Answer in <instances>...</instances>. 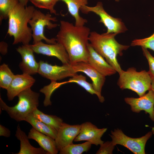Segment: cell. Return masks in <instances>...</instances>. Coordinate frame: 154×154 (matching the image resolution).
I'll list each match as a JSON object with an SVG mask.
<instances>
[{"mask_svg": "<svg viewBox=\"0 0 154 154\" xmlns=\"http://www.w3.org/2000/svg\"><path fill=\"white\" fill-rule=\"evenodd\" d=\"M67 82H74L83 88L86 91L91 94H95L98 96V94L94 89L92 84L90 83L86 80V78L82 74L77 73L74 75Z\"/></svg>", "mask_w": 154, "mask_h": 154, "instance_id": "484cf974", "label": "cell"}, {"mask_svg": "<svg viewBox=\"0 0 154 154\" xmlns=\"http://www.w3.org/2000/svg\"><path fill=\"white\" fill-rule=\"evenodd\" d=\"M34 116L46 124L58 130L63 123V120L56 116L45 114L38 108L33 112Z\"/></svg>", "mask_w": 154, "mask_h": 154, "instance_id": "7402d4cb", "label": "cell"}, {"mask_svg": "<svg viewBox=\"0 0 154 154\" xmlns=\"http://www.w3.org/2000/svg\"><path fill=\"white\" fill-rule=\"evenodd\" d=\"M35 6L40 8L48 10L51 13L56 15L54 6L58 0H29Z\"/></svg>", "mask_w": 154, "mask_h": 154, "instance_id": "4316f807", "label": "cell"}, {"mask_svg": "<svg viewBox=\"0 0 154 154\" xmlns=\"http://www.w3.org/2000/svg\"><path fill=\"white\" fill-rule=\"evenodd\" d=\"M17 96L18 103L12 107L7 106L0 96V109L6 111L11 118L16 121H25L29 115L38 108L39 93L30 88L22 92Z\"/></svg>", "mask_w": 154, "mask_h": 154, "instance_id": "277c9868", "label": "cell"}, {"mask_svg": "<svg viewBox=\"0 0 154 154\" xmlns=\"http://www.w3.org/2000/svg\"><path fill=\"white\" fill-rule=\"evenodd\" d=\"M151 132L154 135V126L152 128Z\"/></svg>", "mask_w": 154, "mask_h": 154, "instance_id": "e575fe53", "label": "cell"}, {"mask_svg": "<svg viewBox=\"0 0 154 154\" xmlns=\"http://www.w3.org/2000/svg\"><path fill=\"white\" fill-rule=\"evenodd\" d=\"M90 33V29L87 27H77L68 21H60L56 41L64 47L70 64L80 62H88Z\"/></svg>", "mask_w": 154, "mask_h": 154, "instance_id": "6da1fadb", "label": "cell"}, {"mask_svg": "<svg viewBox=\"0 0 154 154\" xmlns=\"http://www.w3.org/2000/svg\"><path fill=\"white\" fill-rule=\"evenodd\" d=\"M131 46H140L147 49L149 48L154 51V32L148 37L133 40Z\"/></svg>", "mask_w": 154, "mask_h": 154, "instance_id": "83f0119b", "label": "cell"}, {"mask_svg": "<svg viewBox=\"0 0 154 154\" xmlns=\"http://www.w3.org/2000/svg\"><path fill=\"white\" fill-rule=\"evenodd\" d=\"M59 1L64 2L66 4L68 11L75 19L76 26H82L87 23L86 19L80 15L79 10L82 6L87 4V0H58Z\"/></svg>", "mask_w": 154, "mask_h": 154, "instance_id": "ffe728a7", "label": "cell"}, {"mask_svg": "<svg viewBox=\"0 0 154 154\" xmlns=\"http://www.w3.org/2000/svg\"><path fill=\"white\" fill-rule=\"evenodd\" d=\"M89 56L87 62L100 73L106 76L113 75L117 72L93 48L90 43L88 44Z\"/></svg>", "mask_w": 154, "mask_h": 154, "instance_id": "e0dca14e", "label": "cell"}, {"mask_svg": "<svg viewBox=\"0 0 154 154\" xmlns=\"http://www.w3.org/2000/svg\"><path fill=\"white\" fill-rule=\"evenodd\" d=\"M100 147L96 153V154H112L115 145L111 141H107L100 145Z\"/></svg>", "mask_w": 154, "mask_h": 154, "instance_id": "f1b7e54d", "label": "cell"}, {"mask_svg": "<svg viewBox=\"0 0 154 154\" xmlns=\"http://www.w3.org/2000/svg\"><path fill=\"white\" fill-rule=\"evenodd\" d=\"M25 121L30 123L33 127L38 131L49 136L54 140L55 139L58 131L40 120L34 116L33 113L29 115Z\"/></svg>", "mask_w": 154, "mask_h": 154, "instance_id": "44dd1931", "label": "cell"}, {"mask_svg": "<svg viewBox=\"0 0 154 154\" xmlns=\"http://www.w3.org/2000/svg\"><path fill=\"white\" fill-rule=\"evenodd\" d=\"M151 82L150 89L152 90L154 92V77L151 76Z\"/></svg>", "mask_w": 154, "mask_h": 154, "instance_id": "836d02e7", "label": "cell"}, {"mask_svg": "<svg viewBox=\"0 0 154 154\" xmlns=\"http://www.w3.org/2000/svg\"><path fill=\"white\" fill-rule=\"evenodd\" d=\"M120 0H115L116 1L119 2Z\"/></svg>", "mask_w": 154, "mask_h": 154, "instance_id": "d590c367", "label": "cell"}, {"mask_svg": "<svg viewBox=\"0 0 154 154\" xmlns=\"http://www.w3.org/2000/svg\"><path fill=\"white\" fill-rule=\"evenodd\" d=\"M35 9L32 6L24 7L19 3L10 13L7 34L13 37V45L19 43L29 44L32 38V32L28 24Z\"/></svg>", "mask_w": 154, "mask_h": 154, "instance_id": "7a4b0ae2", "label": "cell"}, {"mask_svg": "<svg viewBox=\"0 0 154 154\" xmlns=\"http://www.w3.org/2000/svg\"><path fill=\"white\" fill-rule=\"evenodd\" d=\"M15 136L20 143V149L16 154H47L43 148L40 147L36 148L30 144L29 138L25 133L22 131L19 125H18L16 131Z\"/></svg>", "mask_w": 154, "mask_h": 154, "instance_id": "d6986e66", "label": "cell"}, {"mask_svg": "<svg viewBox=\"0 0 154 154\" xmlns=\"http://www.w3.org/2000/svg\"><path fill=\"white\" fill-rule=\"evenodd\" d=\"M29 139L35 141L40 147L48 154H57L58 150L56 146L55 140L35 129L33 127L28 135Z\"/></svg>", "mask_w": 154, "mask_h": 154, "instance_id": "ac0fdd59", "label": "cell"}, {"mask_svg": "<svg viewBox=\"0 0 154 154\" xmlns=\"http://www.w3.org/2000/svg\"><path fill=\"white\" fill-rule=\"evenodd\" d=\"M38 63V73L51 82H56L68 77H72L77 73L70 64H63L62 66L52 65L41 60Z\"/></svg>", "mask_w": 154, "mask_h": 154, "instance_id": "9c48e42d", "label": "cell"}, {"mask_svg": "<svg viewBox=\"0 0 154 154\" xmlns=\"http://www.w3.org/2000/svg\"><path fill=\"white\" fill-rule=\"evenodd\" d=\"M71 65L77 73L83 72L90 78L93 88L98 94L100 102H103L105 99L101 95V91L105 82L106 76L100 73L87 62H80Z\"/></svg>", "mask_w": 154, "mask_h": 154, "instance_id": "30bf717a", "label": "cell"}, {"mask_svg": "<svg viewBox=\"0 0 154 154\" xmlns=\"http://www.w3.org/2000/svg\"><path fill=\"white\" fill-rule=\"evenodd\" d=\"M107 129L106 128H98L90 122L84 123L81 124L80 132L74 141H86L96 146L100 145L104 142L101 138Z\"/></svg>", "mask_w": 154, "mask_h": 154, "instance_id": "4fadbf2b", "label": "cell"}, {"mask_svg": "<svg viewBox=\"0 0 154 154\" xmlns=\"http://www.w3.org/2000/svg\"><path fill=\"white\" fill-rule=\"evenodd\" d=\"M119 74L117 84L122 90H131L140 97L151 89V78L145 70L137 72L135 68L131 67L126 71L122 70Z\"/></svg>", "mask_w": 154, "mask_h": 154, "instance_id": "5b68a950", "label": "cell"}, {"mask_svg": "<svg viewBox=\"0 0 154 154\" xmlns=\"http://www.w3.org/2000/svg\"><path fill=\"white\" fill-rule=\"evenodd\" d=\"M29 0H19V2L24 7L27 6V3Z\"/></svg>", "mask_w": 154, "mask_h": 154, "instance_id": "d6a6232c", "label": "cell"}, {"mask_svg": "<svg viewBox=\"0 0 154 154\" xmlns=\"http://www.w3.org/2000/svg\"><path fill=\"white\" fill-rule=\"evenodd\" d=\"M80 10L84 14L92 12L98 15L100 18L99 22L103 23L107 29L106 33H114L117 34L124 33L127 30L120 19L114 17L106 12L101 2H98L94 7L84 5L80 8Z\"/></svg>", "mask_w": 154, "mask_h": 154, "instance_id": "52a82bcc", "label": "cell"}, {"mask_svg": "<svg viewBox=\"0 0 154 154\" xmlns=\"http://www.w3.org/2000/svg\"><path fill=\"white\" fill-rule=\"evenodd\" d=\"M81 128V125H71L63 122L58 131L55 139L59 151L62 148L73 143L74 139L80 132Z\"/></svg>", "mask_w": 154, "mask_h": 154, "instance_id": "9a60e30c", "label": "cell"}, {"mask_svg": "<svg viewBox=\"0 0 154 154\" xmlns=\"http://www.w3.org/2000/svg\"><path fill=\"white\" fill-rule=\"evenodd\" d=\"M8 45L5 42L2 41L0 43V51L3 55H5L7 52Z\"/></svg>", "mask_w": 154, "mask_h": 154, "instance_id": "1f68e13d", "label": "cell"}, {"mask_svg": "<svg viewBox=\"0 0 154 154\" xmlns=\"http://www.w3.org/2000/svg\"><path fill=\"white\" fill-rule=\"evenodd\" d=\"M57 21L56 18L52 17L49 13L44 14L40 11L35 9L33 17L29 20L28 23L32 31L33 44L37 43L43 40L47 44L56 43V38H47L44 35V31L45 27L49 29L56 27L58 25L53 23L51 21Z\"/></svg>", "mask_w": 154, "mask_h": 154, "instance_id": "8992f818", "label": "cell"}, {"mask_svg": "<svg viewBox=\"0 0 154 154\" xmlns=\"http://www.w3.org/2000/svg\"><path fill=\"white\" fill-rule=\"evenodd\" d=\"M124 100L130 106L133 112L139 113L144 110L154 121V92L152 90L150 89L147 93L139 98L127 97Z\"/></svg>", "mask_w": 154, "mask_h": 154, "instance_id": "7c38bea8", "label": "cell"}, {"mask_svg": "<svg viewBox=\"0 0 154 154\" xmlns=\"http://www.w3.org/2000/svg\"><path fill=\"white\" fill-rule=\"evenodd\" d=\"M14 75L8 65L4 63L0 65V88L7 90L12 82Z\"/></svg>", "mask_w": 154, "mask_h": 154, "instance_id": "cb8c5ba5", "label": "cell"}, {"mask_svg": "<svg viewBox=\"0 0 154 154\" xmlns=\"http://www.w3.org/2000/svg\"><path fill=\"white\" fill-rule=\"evenodd\" d=\"M19 0H0V22L8 18L9 14L19 3Z\"/></svg>", "mask_w": 154, "mask_h": 154, "instance_id": "d4e9b609", "label": "cell"}, {"mask_svg": "<svg viewBox=\"0 0 154 154\" xmlns=\"http://www.w3.org/2000/svg\"><path fill=\"white\" fill-rule=\"evenodd\" d=\"M16 50L22 58L19 66L23 73L31 75L38 73L39 63L35 60L31 44H23L19 46Z\"/></svg>", "mask_w": 154, "mask_h": 154, "instance_id": "5bb4252c", "label": "cell"}, {"mask_svg": "<svg viewBox=\"0 0 154 154\" xmlns=\"http://www.w3.org/2000/svg\"><path fill=\"white\" fill-rule=\"evenodd\" d=\"M143 54L146 58L149 66V71L148 72L151 76L154 77V57L148 50L147 48L141 47Z\"/></svg>", "mask_w": 154, "mask_h": 154, "instance_id": "f546056e", "label": "cell"}, {"mask_svg": "<svg viewBox=\"0 0 154 154\" xmlns=\"http://www.w3.org/2000/svg\"><path fill=\"white\" fill-rule=\"evenodd\" d=\"M34 52L48 56H54L59 59L63 64H70L68 54L63 46L57 42L53 44H45L42 41L31 44Z\"/></svg>", "mask_w": 154, "mask_h": 154, "instance_id": "8fae6325", "label": "cell"}, {"mask_svg": "<svg viewBox=\"0 0 154 154\" xmlns=\"http://www.w3.org/2000/svg\"><path fill=\"white\" fill-rule=\"evenodd\" d=\"M92 145L91 143L88 141L79 144L73 143L62 148L59 151V154H81L88 151Z\"/></svg>", "mask_w": 154, "mask_h": 154, "instance_id": "603a6c76", "label": "cell"}, {"mask_svg": "<svg viewBox=\"0 0 154 154\" xmlns=\"http://www.w3.org/2000/svg\"><path fill=\"white\" fill-rule=\"evenodd\" d=\"M10 131L4 126L0 125V136H3L5 137H9L11 135Z\"/></svg>", "mask_w": 154, "mask_h": 154, "instance_id": "4dcf8cb0", "label": "cell"}, {"mask_svg": "<svg viewBox=\"0 0 154 154\" xmlns=\"http://www.w3.org/2000/svg\"><path fill=\"white\" fill-rule=\"evenodd\" d=\"M151 131L137 138L128 137L118 128L112 131L110 135L112 141L115 145H120L127 148L135 154H145V147L147 142L151 137Z\"/></svg>", "mask_w": 154, "mask_h": 154, "instance_id": "ba28073f", "label": "cell"}, {"mask_svg": "<svg viewBox=\"0 0 154 154\" xmlns=\"http://www.w3.org/2000/svg\"><path fill=\"white\" fill-rule=\"evenodd\" d=\"M35 79L31 75L23 73L15 75L7 90V96L9 101L12 100L21 92L31 88L35 82Z\"/></svg>", "mask_w": 154, "mask_h": 154, "instance_id": "2e32d148", "label": "cell"}, {"mask_svg": "<svg viewBox=\"0 0 154 154\" xmlns=\"http://www.w3.org/2000/svg\"><path fill=\"white\" fill-rule=\"evenodd\" d=\"M117 35L114 33L100 34L92 31L90 32L89 40L94 49L119 74L123 70L118 62L117 56H122V51L127 50L129 46L118 42L115 38Z\"/></svg>", "mask_w": 154, "mask_h": 154, "instance_id": "3957f363", "label": "cell"}]
</instances>
